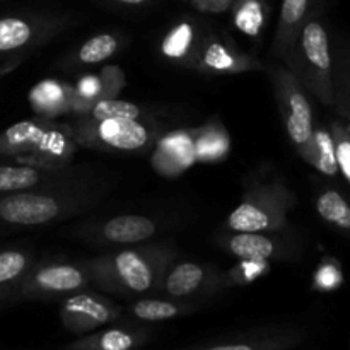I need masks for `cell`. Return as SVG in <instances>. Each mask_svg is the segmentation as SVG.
Instances as JSON below:
<instances>
[{
    "label": "cell",
    "instance_id": "27",
    "mask_svg": "<svg viewBox=\"0 0 350 350\" xmlns=\"http://www.w3.org/2000/svg\"><path fill=\"white\" fill-rule=\"evenodd\" d=\"M29 253L21 250L0 252V299L17 294L24 275L31 269Z\"/></svg>",
    "mask_w": 350,
    "mask_h": 350
},
{
    "label": "cell",
    "instance_id": "30",
    "mask_svg": "<svg viewBox=\"0 0 350 350\" xmlns=\"http://www.w3.org/2000/svg\"><path fill=\"white\" fill-rule=\"evenodd\" d=\"M88 120H111V118H125V120H139L142 116V109L135 103L125 101V99L111 98L101 99L96 103L88 113L81 115Z\"/></svg>",
    "mask_w": 350,
    "mask_h": 350
},
{
    "label": "cell",
    "instance_id": "18",
    "mask_svg": "<svg viewBox=\"0 0 350 350\" xmlns=\"http://www.w3.org/2000/svg\"><path fill=\"white\" fill-rule=\"evenodd\" d=\"M50 120L31 118L17 122L0 132V157L16 161L33 154L51 126Z\"/></svg>",
    "mask_w": 350,
    "mask_h": 350
},
{
    "label": "cell",
    "instance_id": "10",
    "mask_svg": "<svg viewBox=\"0 0 350 350\" xmlns=\"http://www.w3.org/2000/svg\"><path fill=\"white\" fill-rule=\"evenodd\" d=\"M222 289V272H215L200 263L181 262L171 263L159 291L173 299L188 301L211 296Z\"/></svg>",
    "mask_w": 350,
    "mask_h": 350
},
{
    "label": "cell",
    "instance_id": "34",
    "mask_svg": "<svg viewBox=\"0 0 350 350\" xmlns=\"http://www.w3.org/2000/svg\"><path fill=\"white\" fill-rule=\"evenodd\" d=\"M99 77H101L103 89H105V99L118 98V94L126 84L125 72L120 67H116V65H106L99 72Z\"/></svg>",
    "mask_w": 350,
    "mask_h": 350
},
{
    "label": "cell",
    "instance_id": "22",
    "mask_svg": "<svg viewBox=\"0 0 350 350\" xmlns=\"http://www.w3.org/2000/svg\"><path fill=\"white\" fill-rule=\"evenodd\" d=\"M193 149L197 163H222L231 152V137L219 118L193 129Z\"/></svg>",
    "mask_w": 350,
    "mask_h": 350
},
{
    "label": "cell",
    "instance_id": "13",
    "mask_svg": "<svg viewBox=\"0 0 350 350\" xmlns=\"http://www.w3.org/2000/svg\"><path fill=\"white\" fill-rule=\"evenodd\" d=\"M152 167L164 178H176L190 170L195 163L193 129L174 130L157 139L150 157Z\"/></svg>",
    "mask_w": 350,
    "mask_h": 350
},
{
    "label": "cell",
    "instance_id": "20",
    "mask_svg": "<svg viewBox=\"0 0 350 350\" xmlns=\"http://www.w3.org/2000/svg\"><path fill=\"white\" fill-rule=\"evenodd\" d=\"M27 99L38 118L53 122L72 111V85L57 79H43L31 89Z\"/></svg>",
    "mask_w": 350,
    "mask_h": 350
},
{
    "label": "cell",
    "instance_id": "21",
    "mask_svg": "<svg viewBox=\"0 0 350 350\" xmlns=\"http://www.w3.org/2000/svg\"><path fill=\"white\" fill-rule=\"evenodd\" d=\"M157 231V224L150 217L139 214L116 215L103 222L98 228L99 239L111 245H139L152 238Z\"/></svg>",
    "mask_w": 350,
    "mask_h": 350
},
{
    "label": "cell",
    "instance_id": "14",
    "mask_svg": "<svg viewBox=\"0 0 350 350\" xmlns=\"http://www.w3.org/2000/svg\"><path fill=\"white\" fill-rule=\"evenodd\" d=\"M306 340V332L297 327L256 330L228 340L212 342L187 350H293Z\"/></svg>",
    "mask_w": 350,
    "mask_h": 350
},
{
    "label": "cell",
    "instance_id": "17",
    "mask_svg": "<svg viewBox=\"0 0 350 350\" xmlns=\"http://www.w3.org/2000/svg\"><path fill=\"white\" fill-rule=\"evenodd\" d=\"M314 0H282L279 23L272 41V55L287 62L293 53L304 23L311 17Z\"/></svg>",
    "mask_w": 350,
    "mask_h": 350
},
{
    "label": "cell",
    "instance_id": "15",
    "mask_svg": "<svg viewBox=\"0 0 350 350\" xmlns=\"http://www.w3.org/2000/svg\"><path fill=\"white\" fill-rule=\"evenodd\" d=\"M77 147V142L72 137L68 125H60V123L53 122L41 146L33 154L16 159L14 163L27 164V166L48 171V173H55L70 164Z\"/></svg>",
    "mask_w": 350,
    "mask_h": 350
},
{
    "label": "cell",
    "instance_id": "8",
    "mask_svg": "<svg viewBox=\"0 0 350 350\" xmlns=\"http://www.w3.org/2000/svg\"><path fill=\"white\" fill-rule=\"evenodd\" d=\"M89 279L82 267L70 263H40L31 267L24 275L17 296L24 299H51V297H67L70 294L84 291Z\"/></svg>",
    "mask_w": 350,
    "mask_h": 350
},
{
    "label": "cell",
    "instance_id": "36",
    "mask_svg": "<svg viewBox=\"0 0 350 350\" xmlns=\"http://www.w3.org/2000/svg\"><path fill=\"white\" fill-rule=\"evenodd\" d=\"M23 60H24V57H12V58H7V60H3L2 64H0V81H2L5 75H9L10 72L16 70V68L23 64Z\"/></svg>",
    "mask_w": 350,
    "mask_h": 350
},
{
    "label": "cell",
    "instance_id": "19",
    "mask_svg": "<svg viewBox=\"0 0 350 350\" xmlns=\"http://www.w3.org/2000/svg\"><path fill=\"white\" fill-rule=\"evenodd\" d=\"M149 340V332L139 327H111L82 335L65 350H139Z\"/></svg>",
    "mask_w": 350,
    "mask_h": 350
},
{
    "label": "cell",
    "instance_id": "28",
    "mask_svg": "<svg viewBox=\"0 0 350 350\" xmlns=\"http://www.w3.org/2000/svg\"><path fill=\"white\" fill-rule=\"evenodd\" d=\"M317 212L325 222L342 231H350V202L340 191L323 190L317 198Z\"/></svg>",
    "mask_w": 350,
    "mask_h": 350
},
{
    "label": "cell",
    "instance_id": "4",
    "mask_svg": "<svg viewBox=\"0 0 350 350\" xmlns=\"http://www.w3.org/2000/svg\"><path fill=\"white\" fill-rule=\"evenodd\" d=\"M296 204V195L282 180L255 185L226 219V228L231 232H279L287 228V215Z\"/></svg>",
    "mask_w": 350,
    "mask_h": 350
},
{
    "label": "cell",
    "instance_id": "9",
    "mask_svg": "<svg viewBox=\"0 0 350 350\" xmlns=\"http://www.w3.org/2000/svg\"><path fill=\"white\" fill-rule=\"evenodd\" d=\"M122 317V308L111 299L94 293H79L65 297L60 304V321L70 334L85 335Z\"/></svg>",
    "mask_w": 350,
    "mask_h": 350
},
{
    "label": "cell",
    "instance_id": "32",
    "mask_svg": "<svg viewBox=\"0 0 350 350\" xmlns=\"http://www.w3.org/2000/svg\"><path fill=\"white\" fill-rule=\"evenodd\" d=\"M330 132L335 142L338 173L350 185V132L347 129V123L340 122V120H335V122L330 123Z\"/></svg>",
    "mask_w": 350,
    "mask_h": 350
},
{
    "label": "cell",
    "instance_id": "7",
    "mask_svg": "<svg viewBox=\"0 0 350 350\" xmlns=\"http://www.w3.org/2000/svg\"><path fill=\"white\" fill-rule=\"evenodd\" d=\"M67 27V19L40 14L0 17V58L24 57Z\"/></svg>",
    "mask_w": 350,
    "mask_h": 350
},
{
    "label": "cell",
    "instance_id": "5",
    "mask_svg": "<svg viewBox=\"0 0 350 350\" xmlns=\"http://www.w3.org/2000/svg\"><path fill=\"white\" fill-rule=\"evenodd\" d=\"M279 115L296 152L303 157L314 132L313 106L306 89L287 65L267 67Z\"/></svg>",
    "mask_w": 350,
    "mask_h": 350
},
{
    "label": "cell",
    "instance_id": "1",
    "mask_svg": "<svg viewBox=\"0 0 350 350\" xmlns=\"http://www.w3.org/2000/svg\"><path fill=\"white\" fill-rule=\"evenodd\" d=\"M173 258L167 246L149 245L85 260L82 269L92 286L132 297L159 291Z\"/></svg>",
    "mask_w": 350,
    "mask_h": 350
},
{
    "label": "cell",
    "instance_id": "2",
    "mask_svg": "<svg viewBox=\"0 0 350 350\" xmlns=\"http://www.w3.org/2000/svg\"><path fill=\"white\" fill-rule=\"evenodd\" d=\"M94 204L92 193L27 190L0 195V234L62 221Z\"/></svg>",
    "mask_w": 350,
    "mask_h": 350
},
{
    "label": "cell",
    "instance_id": "29",
    "mask_svg": "<svg viewBox=\"0 0 350 350\" xmlns=\"http://www.w3.org/2000/svg\"><path fill=\"white\" fill-rule=\"evenodd\" d=\"M120 38L111 33H99L89 38L74 55L77 65H96L103 64L118 51Z\"/></svg>",
    "mask_w": 350,
    "mask_h": 350
},
{
    "label": "cell",
    "instance_id": "23",
    "mask_svg": "<svg viewBox=\"0 0 350 350\" xmlns=\"http://www.w3.org/2000/svg\"><path fill=\"white\" fill-rule=\"evenodd\" d=\"M197 306L188 301L178 299H156V297H142L135 303L130 304L129 313L135 320L147 321V323H156V321H167L173 318L185 317L188 313H193Z\"/></svg>",
    "mask_w": 350,
    "mask_h": 350
},
{
    "label": "cell",
    "instance_id": "33",
    "mask_svg": "<svg viewBox=\"0 0 350 350\" xmlns=\"http://www.w3.org/2000/svg\"><path fill=\"white\" fill-rule=\"evenodd\" d=\"M314 289L317 291H334L342 284V270L334 260H327L321 263L314 273Z\"/></svg>",
    "mask_w": 350,
    "mask_h": 350
},
{
    "label": "cell",
    "instance_id": "38",
    "mask_svg": "<svg viewBox=\"0 0 350 350\" xmlns=\"http://www.w3.org/2000/svg\"><path fill=\"white\" fill-rule=\"evenodd\" d=\"M345 123H347V129H349V132H350V122H345Z\"/></svg>",
    "mask_w": 350,
    "mask_h": 350
},
{
    "label": "cell",
    "instance_id": "12",
    "mask_svg": "<svg viewBox=\"0 0 350 350\" xmlns=\"http://www.w3.org/2000/svg\"><path fill=\"white\" fill-rule=\"evenodd\" d=\"M222 248L238 260H291L296 258L297 248L294 243L273 238L269 232H232L221 243Z\"/></svg>",
    "mask_w": 350,
    "mask_h": 350
},
{
    "label": "cell",
    "instance_id": "31",
    "mask_svg": "<svg viewBox=\"0 0 350 350\" xmlns=\"http://www.w3.org/2000/svg\"><path fill=\"white\" fill-rule=\"evenodd\" d=\"M270 272V262L262 260H239L232 269L222 273V286H248Z\"/></svg>",
    "mask_w": 350,
    "mask_h": 350
},
{
    "label": "cell",
    "instance_id": "35",
    "mask_svg": "<svg viewBox=\"0 0 350 350\" xmlns=\"http://www.w3.org/2000/svg\"><path fill=\"white\" fill-rule=\"evenodd\" d=\"M191 7L198 12L222 14L231 9L234 0H190Z\"/></svg>",
    "mask_w": 350,
    "mask_h": 350
},
{
    "label": "cell",
    "instance_id": "37",
    "mask_svg": "<svg viewBox=\"0 0 350 350\" xmlns=\"http://www.w3.org/2000/svg\"><path fill=\"white\" fill-rule=\"evenodd\" d=\"M116 3H122V5H130V7H135V5H142V3L149 2V0H115Z\"/></svg>",
    "mask_w": 350,
    "mask_h": 350
},
{
    "label": "cell",
    "instance_id": "26",
    "mask_svg": "<svg viewBox=\"0 0 350 350\" xmlns=\"http://www.w3.org/2000/svg\"><path fill=\"white\" fill-rule=\"evenodd\" d=\"M51 174L27 164L0 163V195L34 190Z\"/></svg>",
    "mask_w": 350,
    "mask_h": 350
},
{
    "label": "cell",
    "instance_id": "3",
    "mask_svg": "<svg viewBox=\"0 0 350 350\" xmlns=\"http://www.w3.org/2000/svg\"><path fill=\"white\" fill-rule=\"evenodd\" d=\"M284 65L299 79L308 94L317 98L321 105L327 108L337 105L330 38L320 19L311 16L304 23L296 46Z\"/></svg>",
    "mask_w": 350,
    "mask_h": 350
},
{
    "label": "cell",
    "instance_id": "6",
    "mask_svg": "<svg viewBox=\"0 0 350 350\" xmlns=\"http://www.w3.org/2000/svg\"><path fill=\"white\" fill-rule=\"evenodd\" d=\"M77 146L115 152H139L154 139V130L140 120H88L75 116L68 125Z\"/></svg>",
    "mask_w": 350,
    "mask_h": 350
},
{
    "label": "cell",
    "instance_id": "11",
    "mask_svg": "<svg viewBox=\"0 0 350 350\" xmlns=\"http://www.w3.org/2000/svg\"><path fill=\"white\" fill-rule=\"evenodd\" d=\"M195 70L207 75L224 77V75L267 70V67L253 55L243 53L231 41L228 43V41L219 40L217 36L208 34L205 36L202 50L198 53Z\"/></svg>",
    "mask_w": 350,
    "mask_h": 350
},
{
    "label": "cell",
    "instance_id": "16",
    "mask_svg": "<svg viewBox=\"0 0 350 350\" xmlns=\"http://www.w3.org/2000/svg\"><path fill=\"white\" fill-rule=\"evenodd\" d=\"M204 40L205 36L202 34L198 23L193 19H181L164 34L159 44V53L173 64L195 68Z\"/></svg>",
    "mask_w": 350,
    "mask_h": 350
},
{
    "label": "cell",
    "instance_id": "24",
    "mask_svg": "<svg viewBox=\"0 0 350 350\" xmlns=\"http://www.w3.org/2000/svg\"><path fill=\"white\" fill-rule=\"evenodd\" d=\"M301 159L304 163L311 164L314 170L320 171L325 176H337V154H335V142L330 129H327V126H314L313 139H311L310 147H308V150L303 154Z\"/></svg>",
    "mask_w": 350,
    "mask_h": 350
},
{
    "label": "cell",
    "instance_id": "25",
    "mask_svg": "<svg viewBox=\"0 0 350 350\" xmlns=\"http://www.w3.org/2000/svg\"><path fill=\"white\" fill-rule=\"evenodd\" d=\"M234 27L252 40H258L269 19L267 0H234L231 5Z\"/></svg>",
    "mask_w": 350,
    "mask_h": 350
}]
</instances>
